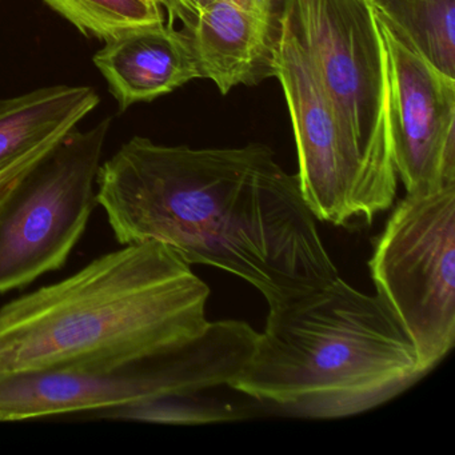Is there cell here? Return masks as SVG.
<instances>
[{
    "label": "cell",
    "instance_id": "cell-12",
    "mask_svg": "<svg viewBox=\"0 0 455 455\" xmlns=\"http://www.w3.org/2000/svg\"><path fill=\"white\" fill-rule=\"evenodd\" d=\"M98 105L92 87H47L0 100V170L52 135L76 129Z\"/></svg>",
    "mask_w": 455,
    "mask_h": 455
},
{
    "label": "cell",
    "instance_id": "cell-6",
    "mask_svg": "<svg viewBox=\"0 0 455 455\" xmlns=\"http://www.w3.org/2000/svg\"><path fill=\"white\" fill-rule=\"evenodd\" d=\"M377 295L433 371L455 343V185L406 194L369 260Z\"/></svg>",
    "mask_w": 455,
    "mask_h": 455
},
{
    "label": "cell",
    "instance_id": "cell-1",
    "mask_svg": "<svg viewBox=\"0 0 455 455\" xmlns=\"http://www.w3.org/2000/svg\"><path fill=\"white\" fill-rule=\"evenodd\" d=\"M116 241L161 243L188 265L244 279L268 307L337 278L300 193L267 146H162L135 137L97 175Z\"/></svg>",
    "mask_w": 455,
    "mask_h": 455
},
{
    "label": "cell",
    "instance_id": "cell-2",
    "mask_svg": "<svg viewBox=\"0 0 455 455\" xmlns=\"http://www.w3.org/2000/svg\"><path fill=\"white\" fill-rule=\"evenodd\" d=\"M209 297L169 247L127 244L0 307V377L190 345L217 324Z\"/></svg>",
    "mask_w": 455,
    "mask_h": 455
},
{
    "label": "cell",
    "instance_id": "cell-14",
    "mask_svg": "<svg viewBox=\"0 0 455 455\" xmlns=\"http://www.w3.org/2000/svg\"><path fill=\"white\" fill-rule=\"evenodd\" d=\"M84 36L106 39L127 28L164 22L156 0H44Z\"/></svg>",
    "mask_w": 455,
    "mask_h": 455
},
{
    "label": "cell",
    "instance_id": "cell-10",
    "mask_svg": "<svg viewBox=\"0 0 455 455\" xmlns=\"http://www.w3.org/2000/svg\"><path fill=\"white\" fill-rule=\"evenodd\" d=\"M287 0H212L185 31L201 78L222 94L275 78Z\"/></svg>",
    "mask_w": 455,
    "mask_h": 455
},
{
    "label": "cell",
    "instance_id": "cell-3",
    "mask_svg": "<svg viewBox=\"0 0 455 455\" xmlns=\"http://www.w3.org/2000/svg\"><path fill=\"white\" fill-rule=\"evenodd\" d=\"M427 374L385 302L338 275L268 307L233 387L260 410L337 419L375 409Z\"/></svg>",
    "mask_w": 455,
    "mask_h": 455
},
{
    "label": "cell",
    "instance_id": "cell-17",
    "mask_svg": "<svg viewBox=\"0 0 455 455\" xmlns=\"http://www.w3.org/2000/svg\"><path fill=\"white\" fill-rule=\"evenodd\" d=\"M156 2H158V4L164 9V0H156Z\"/></svg>",
    "mask_w": 455,
    "mask_h": 455
},
{
    "label": "cell",
    "instance_id": "cell-9",
    "mask_svg": "<svg viewBox=\"0 0 455 455\" xmlns=\"http://www.w3.org/2000/svg\"><path fill=\"white\" fill-rule=\"evenodd\" d=\"M378 22L387 50L388 130L396 175L406 194L455 185V79Z\"/></svg>",
    "mask_w": 455,
    "mask_h": 455
},
{
    "label": "cell",
    "instance_id": "cell-7",
    "mask_svg": "<svg viewBox=\"0 0 455 455\" xmlns=\"http://www.w3.org/2000/svg\"><path fill=\"white\" fill-rule=\"evenodd\" d=\"M110 118L73 129L0 204V292L65 265L97 206V182Z\"/></svg>",
    "mask_w": 455,
    "mask_h": 455
},
{
    "label": "cell",
    "instance_id": "cell-13",
    "mask_svg": "<svg viewBox=\"0 0 455 455\" xmlns=\"http://www.w3.org/2000/svg\"><path fill=\"white\" fill-rule=\"evenodd\" d=\"M378 20L399 41L455 79V0H370Z\"/></svg>",
    "mask_w": 455,
    "mask_h": 455
},
{
    "label": "cell",
    "instance_id": "cell-11",
    "mask_svg": "<svg viewBox=\"0 0 455 455\" xmlns=\"http://www.w3.org/2000/svg\"><path fill=\"white\" fill-rule=\"evenodd\" d=\"M105 42L94 63L122 110L201 78L190 38L172 23L127 28Z\"/></svg>",
    "mask_w": 455,
    "mask_h": 455
},
{
    "label": "cell",
    "instance_id": "cell-5",
    "mask_svg": "<svg viewBox=\"0 0 455 455\" xmlns=\"http://www.w3.org/2000/svg\"><path fill=\"white\" fill-rule=\"evenodd\" d=\"M286 20L318 74L356 156L395 201L388 130V58L370 0H287Z\"/></svg>",
    "mask_w": 455,
    "mask_h": 455
},
{
    "label": "cell",
    "instance_id": "cell-8",
    "mask_svg": "<svg viewBox=\"0 0 455 455\" xmlns=\"http://www.w3.org/2000/svg\"><path fill=\"white\" fill-rule=\"evenodd\" d=\"M298 153L300 193L316 220L339 228L371 225L394 204L356 156L307 52L284 20L276 60Z\"/></svg>",
    "mask_w": 455,
    "mask_h": 455
},
{
    "label": "cell",
    "instance_id": "cell-15",
    "mask_svg": "<svg viewBox=\"0 0 455 455\" xmlns=\"http://www.w3.org/2000/svg\"><path fill=\"white\" fill-rule=\"evenodd\" d=\"M66 134H68V132L52 135V138L44 140V143L36 146L33 150L28 151L25 156H20L17 161L10 164L9 166L0 170V204L4 201L7 194L12 191V188H14L44 156H46Z\"/></svg>",
    "mask_w": 455,
    "mask_h": 455
},
{
    "label": "cell",
    "instance_id": "cell-4",
    "mask_svg": "<svg viewBox=\"0 0 455 455\" xmlns=\"http://www.w3.org/2000/svg\"><path fill=\"white\" fill-rule=\"evenodd\" d=\"M258 331L236 319L217 321L196 342L172 350L82 366L0 377V420L102 411L148 402H174L199 423L233 422L252 410L210 398L233 385L249 361ZM236 393V391H235Z\"/></svg>",
    "mask_w": 455,
    "mask_h": 455
},
{
    "label": "cell",
    "instance_id": "cell-16",
    "mask_svg": "<svg viewBox=\"0 0 455 455\" xmlns=\"http://www.w3.org/2000/svg\"><path fill=\"white\" fill-rule=\"evenodd\" d=\"M164 12H167L170 23L175 20L182 23V30L188 31L196 22V12L191 0H164Z\"/></svg>",
    "mask_w": 455,
    "mask_h": 455
}]
</instances>
